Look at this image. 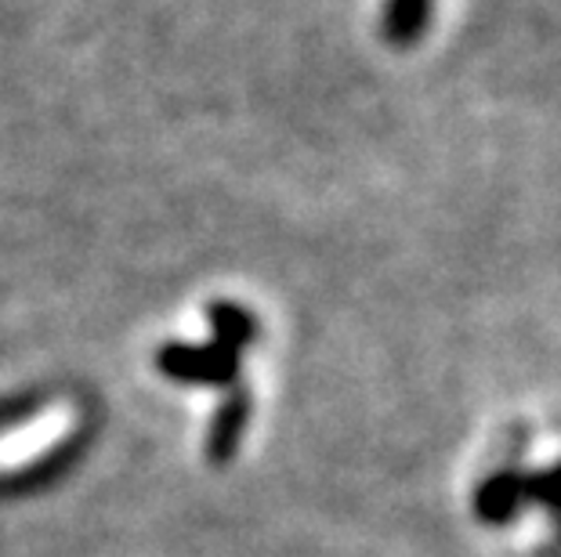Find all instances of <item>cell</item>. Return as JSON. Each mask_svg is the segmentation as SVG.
<instances>
[{"label":"cell","mask_w":561,"mask_h":557,"mask_svg":"<svg viewBox=\"0 0 561 557\" xmlns=\"http://www.w3.org/2000/svg\"><path fill=\"white\" fill-rule=\"evenodd\" d=\"M157 365L182 384H214V387H229L240 373V351L225 348V344H167L157 355Z\"/></svg>","instance_id":"obj_1"},{"label":"cell","mask_w":561,"mask_h":557,"mask_svg":"<svg viewBox=\"0 0 561 557\" xmlns=\"http://www.w3.org/2000/svg\"><path fill=\"white\" fill-rule=\"evenodd\" d=\"M247 423H250V395L243 387H236L210 420L207 456L214 460V464H229V460L236 456V449H240V442H243Z\"/></svg>","instance_id":"obj_2"},{"label":"cell","mask_w":561,"mask_h":557,"mask_svg":"<svg viewBox=\"0 0 561 557\" xmlns=\"http://www.w3.org/2000/svg\"><path fill=\"white\" fill-rule=\"evenodd\" d=\"M69 428L66 413H47L41 423H33L30 431H22L15 438H8V445L0 449V460H26V456H37L44 453L47 445L55 442L58 434Z\"/></svg>","instance_id":"obj_3"},{"label":"cell","mask_w":561,"mask_h":557,"mask_svg":"<svg viewBox=\"0 0 561 557\" xmlns=\"http://www.w3.org/2000/svg\"><path fill=\"white\" fill-rule=\"evenodd\" d=\"M210 326H214V340L232 351H240L243 344L254 340V315L243 312L240 304H229V301L210 304Z\"/></svg>","instance_id":"obj_4"},{"label":"cell","mask_w":561,"mask_h":557,"mask_svg":"<svg viewBox=\"0 0 561 557\" xmlns=\"http://www.w3.org/2000/svg\"><path fill=\"white\" fill-rule=\"evenodd\" d=\"M427 0H391L388 4V33L396 40H410L424 22Z\"/></svg>","instance_id":"obj_5"}]
</instances>
